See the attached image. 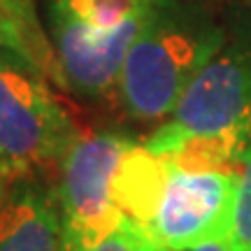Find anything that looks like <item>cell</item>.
<instances>
[{
    "mask_svg": "<svg viewBox=\"0 0 251 251\" xmlns=\"http://www.w3.org/2000/svg\"><path fill=\"white\" fill-rule=\"evenodd\" d=\"M226 37L214 19L186 2L156 0L119 75L124 109L137 121L168 119Z\"/></svg>",
    "mask_w": 251,
    "mask_h": 251,
    "instance_id": "1",
    "label": "cell"
},
{
    "mask_svg": "<svg viewBox=\"0 0 251 251\" xmlns=\"http://www.w3.org/2000/svg\"><path fill=\"white\" fill-rule=\"evenodd\" d=\"M156 0H47L49 40L65 89L89 98L117 91L126 54Z\"/></svg>",
    "mask_w": 251,
    "mask_h": 251,
    "instance_id": "2",
    "label": "cell"
},
{
    "mask_svg": "<svg viewBox=\"0 0 251 251\" xmlns=\"http://www.w3.org/2000/svg\"><path fill=\"white\" fill-rule=\"evenodd\" d=\"M75 137L45 77L0 51V186L58 163Z\"/></svg>",
    "mask_w": 251,
    "mask_h": 251,
    "instance_id": "3",
    "label": "cell"
},
{
    "mask_svg": "<svg viewBox=\"0 0 251 251\" xmlns=\"http://www.w3.org/2000/svg\"><path fill=\"white\" fill-rule=\"evenodd\" d=\"M219 133L251 135V33L226 37L144 147L170 156L179 144Z\"/></svg>",
    "mask_w": 251,
    "mask_h": 251,
    "instance_id": "4",
    "label": "cell"
},
{
    "mask_svg": "<svg viewBox=\"0 0 251 251\" xmlns=\"http://www.w3.org/2000/svg\"><path fill=\"white\" fill-rule=\"evenodd\" d=\"M130 140L114 133H77L58 161V209L65 251H89L124 224L112 186Z\"/></svg>",
    "mask_w": 251,
    "mask_h": 251,
    "instance_id": "5",
    "label": "cell"
},
{
    "mask_svg": "<svg viewBox=\"0 0 251 251\" xmlns=\"http://www.w3.org/2000/svg\"><path fill=\"white\" fill-rule=\"evenodd\" d=\"M237 186L240 168L186 170L170 163L165 188L144 237L170 251L228 242Z\"/></svg>",
    "mask_w": 251,
    "mask_h": 251,
    "instance_id": "6",
    "label": "cell"
},
{
    "mask_svg": "<svg viewBox=\"0 0 251 251\" xmlns=\"http://www.w3.org/2000/svg\"><path fill=\"white\" fill-rule=\"evenodd\" d=\"M0 251H65L56 191L37 175L0 186Z\"/></svg>",
    "mask_w": 251,
    "mask_h": 251,
    "instance_id": "7",
    "label": "cell"
},
{
    "mask_svg": "<svg viewBox=\"0 0 251 251\" xmlns=\"http://www.w3.org/2000/svg\"><path fill=\"white\" fill-rule=\"evenodd\" d=\"M170 161L151 153L144 144H130L119 163L112 198L126 221L147 230L165 188Z\"/></svg>",
    "mask_w": 251,
    "mask_h": 251,
    "instance_id": "8",
    "label": "cell"
},
{
    "mask_svg": "<svg viewBox=\"0 0 251 251\" xmlns=\"http://www.w3.org/2000/svg\"><path fill=\"white\" fill-rule=\"evenodd\" d=\"M226 244L233 251H251V144L240 161V186L235 198L230 235Z\"/></svg>",
    "mask_w": 251,
    "mask_h": 251,
    "instance_id": "9",
    "label": "cell"
},
{
    "mask_svg": "<svg viewBox=\"0 0 251 251\" xmlns=\"http://www.w3.org/2000/svg\"><path fill=\"white\" fill-rule=\"evenodd\" d=\"M140 240H142V230L130 221H124L114 233L107 235L96 247H91L89 251H140Z\"/></svg>",
    "mask_w": 251,
    "mask_h": 251,
    "instance_id": "10",
    "label": "cell"
},
{
    "mask_svg": "<svg viewBox=\"0 0 251 251\" xmlns=\"http://www.w3.org/2000/svg\"><path fill=\"white\" fill-rule=\"evenodd\" d=\"M181 251H233L226 242H205V244H198V247H188V249Z\"/></svg>",
    "mask_w": 251,
    "mask_h": 251,
    "instance_id": "11",
    "label": "cell"
},
{
    "mask_svg": "<svg viewBox=\"0 0 251 251\" xmlns=\"http://www.w3.org/2000/svg\"><path fill=\"white\" fill-rule=\"evenodd\" d=\"M140 251H170V249H165V247H161V244L151 242V240H149V237H144V233H142V240H140Z\"/></svg>",
    "mask_w": 251,
    "mask_h": 251,
    "instance_id": "12",
    "label": "cell"
}]
</instances>
